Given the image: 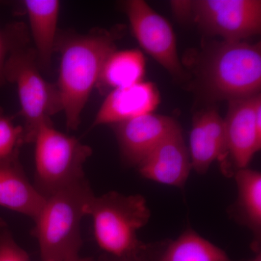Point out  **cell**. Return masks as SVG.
I'll list each match as a JSON object with an SVG mask.
<instances>
[{
	"mask_svg": "<svg viewBox=\"0 0 261 261\" xmlns=\"http://www.w3.org/2000/svg\"><path fill=\"white\" fill-rule=\"evenodd\" d=\"M115 40L112 33L100 29L87 35L72 36L62 42L61 70L56 87L68 129L75 130L80 126L81 115L98 83L103 65L116 51Z\"/></svg>",
	"mask_w": 261,
	"mask_h": 261,
	"instance_id": "cell-3",
	"label": "cell"
},
{
	"mask_svg": "<svg viewBox=\"0 0 261 261\" xmlns=\"http://www.w3.org/2000/svg\"><path fill=\"white\" fill-rule=\"evenodd\" d=\"M145 61L137 49L114 51L106 60L97 84L113 89L142 82Z\"/></svg>",
	"mask_w": 261,
	"mask_h": 261,
	"instance_id": "cell-16",
	"label": "cell"
},
{
	"mask_svg": "<svg viewBox=\"0 0 261 261\" xmlns=\"http://www.w3.org/2000/svg\"><path fill=\"white\" fill-rule=\"evenodd\" d=\"M7 49L3 37V32H0V87H3L5 83V63L6 60Z\"/></svg>",
	"mask_w": 261,
	"mask_h": 261,
	"instance_id": "cell-22",
	"label": "cell"
},
{
	"mask_svg": "<svg viewBox=\"0 0 261 261\" xmlns=\"http://www.w3.org/2000/svg\"><path fill=\"white\" fill-rule=\"evenodd\" d=\"M197 56L196 84L207 100L231 102L260 94V42L208 43Z\"/></svg>",
	"mask_w": 261,
	"mask_h": 261,
	"instance_id": "cell-1",
	"label": "cell"
},
{
	"mask_svg": "<svg viewBox=\"0 0 261 261\" xmlns=\"http://www.w3.org/2000/svg\"><path fill=\"white\" fill-rule=\"evenodd\" d=\"M138 168L141 175L147 179L168 186L184 187L192 165L181 126L164 139Z\"/></svg>",
	"mask_w": 261,
	"mask_h": 261,
	"instance_id": "cell-11",
	"label": "cell"
},
{
	"mask_svg": "<svg viewBox=\"0 0 261 261\" xmlns=\"http://www.w3.org/2000/svg\"><path fill=\"white\" fill-rule=\"evenodd\" d=\"M3 34L7 49L5 80L16 85L25 120V142L33 143L39 127L51 123L50 117L61 111L58 89L40 74L37 53L23 24H12Z\"/></svg>",
	"mask_w": 261,
	"mask_h": 261,
	"instance_id": "cell-2",
	"label": "cell"
},
{
	"mask_svg": "<svg viewBox=\"0 0 261 261\" xmlns=\"http://www.w3.org/2000/svg\"><path fill=\"white\" fill-rule=\"evenodd\" d=\"M45 198L29 182L19 162L0 166V205L33 219Z\"/></svg>",
	"mask_w": 261,
	"mask_h": 261,
	"instance_id": "cell-14",
	"label": "cell"
},
{
	"mask_svg": "<svg viewBox=\"0 0 261 261\" xmlns=\"http://www.w3.org/2000/svg\"><path fill=\"white\" fill-rule=\"evenodd\" d=\"M250 261H261V252L260 250L259 251H257L256 253H255V257L250 260Z\"/></svg>",
	"mask_w": 261,
	"mask_h": 261,
	"instance_id": "cell-25",
	"label": "cell"
},
{
	"mask_svg": "<svg viewBox=\"0 0 261 261\" xmlns=\"http://www.w3.org/2000/svg\"><path fill=\"white\" fill-rule=\"evenodd\" d=\"M86 178L45 198L34 218L32 234L39 243L42 261H64L80 257L83 244L81 223L94 197Z\"/></svg>",
	"mask_w": 261,
	"mask_h": 261,
	"instance_id": "cell-4",
	"label": "cell"
},
{
	"mask_svg": "<svg viewBox=\"0 0 261 261\" xmlns=\"http://www.w3.org/2000/svg\"><path fill=\"white\" fill-rule=\"evenodd\" d=\"M0 261H30L29 254L19 246L9 226L0 218Z\"/></svg>",
	"mask_w": 261,
	"mask_h": 261,
	"instance_id": "cell-20",
	"label": "cell"
},
{
	"mask_svg": "<svg viewBox=\"0 0 261 261\" xmlns=\"http://www.w3.org/2000/svg\"><path fill=\"white\" fill-rule=\"evenodd\" d=\"M171 6L178 20H192V1H171Z\"/></svg>",
	"mask_w": 261,
	"mask_h": 261,
	"instance_id": "cell-21",
	"label": "cell"
},
{
	"mask_svg": "<svg viewBox=\"0 0 261 261\" xmlns=\"http://www.w3.org/2000/svg\"><path fill=\"white\" fill-rule=\"evenodd\" d=\"M33 41L39 67L47 68L56 49V30L61 3L58 0H25Z\"/></svg>",
	"mask_w": 261,
	"mask_h": 261,
	"instance_id": "cell-15",
	"label": "cell"
},
{
	"mask_svg": "<svg viewBox=\"0 0 261 261\" xmlns=\"http://www.w3.org/2000/svg\"><path fill=\"white\" fill-rule=\"evenodd\" d=\"M98 261H139V259L138 255H135V256L123 257V258H116V257H110L106 255L105 259H103L102 260H99Z\"/></svg>",
	"mask_w": 261,
	"mask_h": 261,
	"instance_id": "cell-23",
	"label": "cell"
},
{
	"mask_svg": "<svg viewBox=\"0 0 261 261\" xmlns=\"http://www.w3.org/2000/svg\"><path fill=\"white\" fill-rule=\"evenodd\" d=\"M192 10L203 32L224 41L243 42L260 33V0H195Z\"/></svg>",
	"mask_w": 261,
	"mask_h": 261,
	"instance_id": "cell-7",
	"label": "cell"
},
{
	"mask_svg": "<svg viewBox=\"0 0 261 261\" xmlns=\"http://www.w3.org/2000/svg\"><path fill=\"white\" fill-rule=\"evenodd\" d=\"M159 261H231L227 254L188 229L168 245Z\"/></svg>",
	"mask_w": 261,
	"mask_h": 261,
	"instance_id": "cell-18",
	"label": "cell"
},
{
	"mask_svg": "<svg viewBox=\"0 0 261 261\" xmlns=\"http://www.w3.org/2000/svg\"><path fill=\"white\" fill-rule=\"evenodd\" d=\"M64 261H96L92 257H76V258L71 259V260H64Z\"/></svg>",
	"mask_w": 261,
	"mask_h": 261,
	"instance_id": "cell-24",
	"label": "cell"
},
{
	"mask_svg": "<svg viewBox=\"0 0 261 261\" xmlns=\"http://www.w3.org/2000/svg\"><path fill=\"white\" fill-rule=\"evenodd\" d=\"M160 102L159 89L151 82L113 89L99 108L92 126L116 124L153 113Z\"/></svg>",
	"mask_w": 261,
	"mask_h": 261,
	"instance_id": "cell-12",
	"label": "cell"
},
{
	"mask_svg": "<svg viewBox=\"0 0 261 261\" xmlns=\"http://www.w3.org/2000/svg\"><path fill=\"white\" fill-rule=\"evenodd\" d=\"M34 187L47 198L55 192L85 178L84 165L92 153L89 146L43 123L34 139Z\"/></svg>",
	"mask_w": 261,
	"mask_h": 261,
	"instance_id": "cell-6",
	"label": "cell"
},
{
	"mask_svg": "<svg viewBox=\"0 0 261 261\" xmlns=\"http://www.w3.org/2000/svg\"><path fill=\"white\" fill-rule=\"evenodd\" d=\"M86 214L92 217L94 238L108 256H135L142 250L137 232L147 225L151 215L143 196L114 191L94 195L86 207Z\"/></svg>",
	"mask_w": 261,
	"mask_h": 261,
	"instance_id": "cell-5",
	"label": "cell"
},
{
	"mask_svg": "<svg viewBox=\"0 0 261 261\" xmlns=\"http://www.w3.org/2000/svg\"><path fill=\"white\" fill-rule=\"evenodd\" d=\"M112 126L125 162L137 166H140L170 134L180 127L171 117L153 113Z\"/></svg>",
	"mask_w": 261,
	"mask_h": 261,
	"instance_id": "cell-10",
	"label": "cell"
},
{
	"mask_svg": "<svg viewBox=\"0 0 261 261\" xmlns=\"http://www.w3.org/2000/svg\"><path fill=\"white\" fill-rule=\"evenodd\" d=\"M124 8L141 47L176 80H185L187 73L178 59L176 36L169 22L143 0L125 2Z\"/></svg>",
	"mask_w": 261,
	"mask_h": 261,
	"instance_id": "cell-8",
	"label": "cell"
},
{
	"mask_svg": "<svg viewBox=\"0 0 261 261\" xmlns=\"http://www.w3.org/2000/svg\"><path fill=\"white\" fill-rule=\"evenodd\" d=\"M192 169L199 174L207 173L215 161L226 154L224 119L216 108L197 113L193 118L190 140Z\"/></svg>",
	"mask_w": 261,
	"mask_h": 261,
	"instance_id": "cell-13",
	"label": "cell"
},
{
	"mask_svg": "<svg viewBox=\"0 0 261 261\" xmlns=\"http://www.w3.org/2000/svg\"><path fill=\"white\" fill-rule=\"evenodd\" d=\"M260 94L228 102L224 119L226 154L221 161L223 172L227 176H233L237 171L248 167L261 148V132L255 121V106Z\"/></svg>",
	"mask_w": 261,
	"mask_h": 261,
	"instance_id": "cell-9",
	"label": "cell"
},
{
	"mask_svg": "<svg viewBox=\"0 0 261 261\" xmlns=\"http://www.w3.org/2000/svg\"><path fill=\"white\" fill-rule=\"evenodd\" d=\"M233 176L238 190L237 205L241 212L244 224L251 229L257 240L254 249L255 252L259 251L261 232V173L247 168L237 171Z\"/></svg>",
	"mask_w": 261,
	"mask_h": 261,
	"instance_id": "cell-17",
	"label": "cell"
},
{
	"mask_svg": "<svg viewBox=\"0 0 261 261\" xmlns=\"http://www.w3.org/2000/svg\"><path fill=\"white\" fill-rule=\"evenodd\" d=\"M24 143L23 127L15 124L0 107V166L19 162L20 147Z\"/></svg>",
	"mask_w": 261,
	"mask_h": 261,
	"instance_id": "cell-19",
	"label": "cell"
}]
</instances>
